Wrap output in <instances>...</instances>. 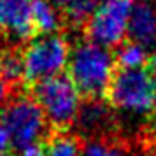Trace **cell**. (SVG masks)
Instances as JSON below:
<instances>
[{"mask_svg": "<svg viewBox=\"0 0 156 156\" xmlns=\"http://www.w3.org/2000/svg\"><path fill=\"white\" fill-rule=\"evenodd\" d=\"M105 102L116 112H130L144 119L156 116V76L149 65L125 69L114 67Z\"/></svg>", "mask_w": 156, "mask_h": 156, "instance_id": "cell-2", "label": "cell"}, {"mask_svg": "<svg viewBox=\"0 0 156 156\" xmlns=\"http://www.w3.org/2000/svg\"><path fill=\"white\" fill-rule=\"evenodd\" d=\"M132 5L133 0H105L88 18L79 34L95 44L116 49L126 39Z\"/></svg>", "mask_w": 156, "mask_h": 156, "instance_id": "cell-6", "label": "cell"}, {"mask_svg": "<svg viewBox=\"0 0 156 156\" xmlns=\"http://www.w3.org/2000/svg\"><path fill=\"white\" fill-rule=\"evenodd\" d=\"M34 37L32 0H0V44L23 46Z\"/></svg>", "mask_w": 156, "mask_h": 156, "instance_id": "cell-7", "label": "cell"}, {"mask_svg": "<svg viewBox=\"0 0 156 156\" xmlns=\"http://www.w3.org/2000/svg\"><path fill=\"white\" fill-rule=\"evenodd\" d=\"M74 130L84 140H91L119 133L121 125L112 107L105 100H97V102H81Z\"/></svg>", "mask_w": 156, "mask_h": 156, "instance_id": "cell-8", "label": "cell"}, {"mask_svg": "<svg viewBox=\"0 0 156 156\" xmlns=\"http://www.w3.org/2000/svg\"><path fill=\"white\" fill-rule=\"evenodd\" d=\"M0 154H12V146L9 140V135L2 128V125H0Z\"/></svg>", "mask_w": 156, "mask_h": 156, "instance_id": "cell-15", "label": "cell"}, {"mask_svg": "<svg viewBox=\"0 0 156 156\" xmlns=\"http://www.w3.org/2000/svg\"><path fill=\"white\" fill-rule=\"evenodd\" d=\"M84 144L76 130H51L42 140V156H83Z\"/></svg>", "mask_w": 156, "mask_h": 156, "instance_id": "cell-11", "label": "cell"}, {"mask_svg": "<svg viewBox=\"0 0 156 156\" xmlns=\"http://www.w3.org/2000/svg\"><path fill=\"white\" fill-rule=\"evenodd\" d=\"M76 34L77 37L74 42L70 37V55L65 74L77 90L81 102L105 100L107 88L116 67L114 51L88 41L79 32Z\"/></svg>", "mask_w": 156, "mask_h": 156, "instance_id": "cell-1", "label": "cell"}, {"mask_svg": "<svg viewBox=\"0 0 156 156\" xmlns=\"http://www.w3.org/2000/svg\"><path fill=\"white\" fill-rule=\"evenodd\" d=\"M126 39L149 55L156 53V0H133Z\"/></svg>", "mask_w": 156, "mask_h": 156, "instance_id": "cell-9", "label": "cell"}, {"mask_svg": "<svg viewBox=\"0 0 156 156\" xmlns=\"http://www.w3.org/2000/svg\"><path fill=\"white\" fill-rule=\"evenodd\" d=\"M32 18L37 35L55 34L65 30L62 16L51 0H32Z\"/></svg>", "mask_w": 156, "mask_h": 156, "instance_id": "cell-12", "label": "cell"}, {"mask_svg": "<svg viewBox=\"0 0 156 156\" xmlns=\"http://www.w3.org/2000/svg\"><path fill=\"white\" fill-rule=\"evenodd\" d=\"M28 93L41 105L51 130H74L81 98L65 72L30 86Z\"/></svg>", "mask_w": 156, "mask_h": 156, "instance_id": "cell-5", "label": "cell"}, {"mask_svg": "<svg viewBox=\"0 0 156 156\" xmlns=\"http://www.w3.org/2000/svg\"><path fill=\"white\" fill-rule=\"evenodd\" d=\"M0 156H12V154H0Z\"/></svg>", "mask_w": 156, "mask_h": 156, "instance_id": "cell-17", "label": "cell"}, {"mask_svg": "<svg viewBox=\"0 0 156 156\" xmlns=\"http://www.w3.org/2000/svg\"><path fill=\"white\" fill-rule=\"evenodd\" d=\"M70 55V34L67 30L37 35L21 46L25 88L63 74Z\"/></svg>", "mask_w": 156, "mask_h": 156, "instance_id": "cell-4", "label": "cell"}, {"mask_svg": "<svg viewBox=\"0 0 156 156\" xmlns=\"http://www.w3.org/2000/svg\"><path fill=\"white\" fill-rule=\"evenodd\" d=\"M0 125L7 132L12 151L42 142L51 132L41 105L27 88L16 90L0 107Z\"/></svg>", "mask_w": 156, "mask_h": 156, "instance_id": "cell-3", "label": "cell"}, {"mask_svg": "<svg viewBox=\"0 0 156 156\" xmlns=\"http://www.w3.org/2000/svg\"><path fill=\"white\" fill-rule=\"evenodd\" d=\"M147 65H149V69L153 70V74L156 76V53H153V55H149Z\"/></svg>", "mask_w": 156, "mask_h": 156, "instance_id": "cell-16", "label": "cell"}, {"mask_svg": "<svg viewBox=\"0 0 156 156\" xmlns=\"http://www.w3.org/2000/svg\"><path fill=\"white\" fill-rule=\"evenodd\" d=\"M62 16L67 32H79L88 18L105 2V0H51Z\"/></svg>", "mask_w": 156, "mask_h": 156, "instance_id": "cell-10", "label": "cell"}, {"mask_svg": "<svg viewBox=\"0 0 156 156\" xmlns=\"http://www.w3.org/2000/svg\"><path fill=\"white\" fill-rule=\"evenodd\" d=\"M20 90H21V88H20ZM14 91H16L14 88H11V86L5 83L4 74H2V67H0V107L7 102V98H9V97H11Z\"/></svg>", "mask_w": 156, "mask_h": 156, "instance_id": "cell-14", "label": "cell"}, {"mask_svg": "<svg viewBox=\"0 0 156 156\" xmlns=\"http://www.w3.org/2000/svg\"><path fill=\"white\" fill-rule=\"evenodd\" d=\"M114 51V62L118 67H125V69H135V67H142L147 63L149 53L144 51L140 46L130 42L125 39L123 42L116 48Z\"/></svg>", "mask_w": 156, "mask_h": 156, "instance_id": "cell-13", "label": "cell"}]
</instances>
